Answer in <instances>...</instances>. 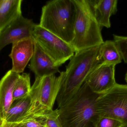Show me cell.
<instances>
[{
	"instance_id": "9",
	"label": "cell",
	"mask_w": 127,
	"mask_h": 127,
	"mask_svg": "<svg viewBox=\"0 0 127 127\" xmlns=\"http://www.w3.org/2000/svg\"><path fill=\"white\" fill-rule=\"evenodd\" d=\"M115 66L113 64L100 63L88 76L85 83L94 93L98 95L105 94L116 84Z\"/></svg>"
},
{
	"instance_id": "1",
	"label": "cell",
	"mask_w": 127,
	"mask_h": 127,
	"mask_svg": "<svg viewBox=\"0 0 127 127\" xmlns=\"http://www.w3.org/2000/svg\"><path fill=\"white\" fill-rule=\"evenodd\" d=\"M100 45L77 51L69 59L64 71L62 83L56 100L58 108L75 96L88 76L100 63Z\"/></svg>"
},
{
	"instance_id": "2",
	"label": "cell",
	"mask_w": 127,
	"mask_h": 127,
	"mask_svg": "<svg viewBox=\"0 0 127 127\" xmlns=\"http://www.w3.org/2000/svg\"><path fill=\"white\" fill-rule=\"evenodd\" d=\"M100 95L94 93L86 83L75 96L58 108L60 121L62 127H94L98 118L95 101Z\"/></svg>"
},
{
	"instance_id": "17",
	"label": "cell",
	"mask_w": 127,
	"mask_h": 127,
	"mask_svg": "<svg viewBox=\"0 0 127 127\" xmlns=\"http://www.w3.org/2000/svg\"><path fill=\"white\" fill-rule=\"evenodd\" d=\"M31 88L30 74L25 73L20 75L13 89V103L29 95Z\"/></svg>"
},
{
	"instance_id": "12",
	"label": "cell",
	"mask_w": 127,
	"mask_h": 127,
	"mask_svg": "<svg viewBox=\"0 0 127 127\" xmlns=\"http://www.w3.org/2000/svg\"><path fill=\"white\" fill-rule=\"evenodd\" d=\"M20 75L10 70L0 80V125L13 104V89Z\"/></svg>"
},
{
	"instance_id": "21",
	"label": "cell",
	"mask_w": 127,
	"mask_h": 127,
	"mask_svg": "<svg viewBox=\"0 0 127 127\" xmlns=\"http://www.w3.org/2000/svg\"><path fill=\"white\" fill-rule=\"evenodd\" d=\"M125 80L126 82H127V72L126 73V75L125 76Z\"/></svg>"
},
{
	"instance_id": "14",
	"label": "cell",
	"mask_w": 127,
	"mask_h": 127,
	"mask_svg": "<svg viewBox=\"0 0 127 127\" xmlns=\"http://www.w3.org/2000/svg\"><path fill=\"white\" fill-rule=\"evenodd\" d=\"M22 0H0V33L22 15Z\"/></svg>"
},
{
	"instance_id": "16",
	"label": "cell",
	"mask_w": 127,
	"mask_h": 127,
	"mask_svg": "<svg viewBox=\"0 0 127 127\" xmlns=\"http://www.w3.org/2000/svg\"><path fill=\"white\" fill-rule=\"evenodd\" d=\"M30 103V95L16 101L15 104L11 106L7 112L5 120L2 124L17 122L26 113L29 108Z\"/></svg>"
},
{
	"instance_id": "3",
	"label": "cell",
	"mask_w": 127,
	"mask_h": 127,
	"mask_svg": "<svg viewBox=\"0 0 127 127\" xmlns=\"http://www.w3.org/2000/svg\"><path fill=\"white\" fill-rule=\"evenodd\" d=\"M40 27L70 44L74 35L76 9L72 0H54L42 9Z\"/></svg>"
},
{
	"instance_id": "19",
	"label": "cell",
	"mask_w": 127,
	"mask_h": 127,
	"mask_svg": "<svg viewBox=\"0 0 127 127\" xmlns=\"http://www.w3.org/2000/svg\"><path fill=\"white\" fill-rule=\"evenodd\" d=\"M43 119L45 127H62L59 119L58 109L47 114Z\"/></svg>"
},
{
	"instance_id": "8",
	"label": "cell",
	"mask_w": 127,
	"mask_h": 127,
	"mask_svg": "<svg viewBox=\"0 0 127 127\" xmlns=\"http://www.w3.org/2000/svg\"><path fill=\"white\" fill-rule=\"evenodd\" d=\"M36 24L32 19L22 15L7 25L0 33V52L7 45L28 39H33Z\"/></svg>"
},
{
	"instance_id": "13",
	"label": "cell",
	"mask_w": 127,
	"mask_h": 127,
	"mask_svg": "<svg viewBox=\"0 0 127 127\" xmlns=\"http://www.w3.org/2000/svg\"><path fill=\"white\" fill-rule=\"evenodd\" d=\"M94 15L101 27H111L110 18L117 12V0H89Z\"/></svg>"
},
{
	"instance_id": "4",
	"label": "cell",
	"mask_w": 127,
	"mask_h": 127,
	"mask_svg": "<svg viewBox=\"0 0 127 127\" xmlns=\"http://www.w3.org/2000/svg\"><path fill=\"white\" fill-rule=\"evenodd\" d=\"M64 71L55 75L35 78L30 93L31 103L26 113L17 122L44 117L53 110L62 85Z\"/></svg>"
},
{
	"instance_id": "7",
	"label": "cell",
	"mask_w": 127,
	"mask_h": 127,
	"mask_svg": "<svg viewBox=\"0 0 127 127\" xmlns=\"http://www.w3.org/2000/svg\"><path fill=\"white\" fill-rule=\"evenodd\" d=\"M33 39L60 67L72 57L74 50L71 45L36 25L32 33Z\"/></svg>"
},
{
	"instance_id": "20",
	"label": "cell",
	"mask_w": 127,
	"mask_h": 127,
	"mask_svg": "<svg viewBox=\"0 0 127 127\" xmlns=\"http://www.w3.org/2000/svg\"><path fill=\"white\" fill-rule=\"evenodd\" d=\"M94 126V127H123L120 122L107 117H98Z\"/></svg>"
},
{
	"instance_id": "10",
	"label": "cell",
	"mask_w": 127,
	"mask_h": 127,
	"mask_svg": "<svg viewBox=\"0 0 127 127\" xmlns=\"http://www.w3.org/2000/svg\"><path fill=\"white\" fill-rule=\"evenodd\" d=\"M34 41L32 39H25L12 44L9 56L12 62V71L23 73L33 55Z\"/></svg>"
},
{
	"instance_id": "5",
	"label": "cell",
	"mask_w": 127,
	"mask_h": 127,
	"mask_svg": "<svg viewBox=\"0 0 127 127\" xmlns=\"http://www.w3.org/2000/svg\"><path fill=\"white\" fill-rule=\"evenodd\" d=\"M76 9L74 35L70 44L77 51L101 45L104 42L101 28L89 0H72Z\"/></svg>"
},
{
	"instance_id": "11",
	"label": "cell",
	"mask_w": 127,
	"mask_h": 127,
	"mask_svg": "<svg viewBox=\"0 0 127 127\" xmlns=\"http://www.w3.org/2000/svg\"><path fill=\"white\" fill-rule=\"evenodd\" d=\"M59 67L38 44L34 42V52L28 68L34 73L35 78L60 73Z\"/></svg>"
},
{
	"instance_id": "6",
	"label": "cell",
	"mask_w": 127,
	"mask_h": 127,
	"mask_svg": "<svg viewBox=\"0 0 127 127\" xmlns=\"http://www.w3.org/2000/svg\"><path fill=\"white\" fill-rule=\"evenodd\" d=\"M95 110L98 117H107L127 127V85L116 83L109 91L96 100Z\"/></svg>"
},
{
	"instance_id": "18",
	"label": "cell",
	"mask_w": 127,
	"mask_h": 127,
	"mask_svg": "<svg viewBox=\"0 0 127 127\" xmlns=\"http://www.w3.org/2000/svg\"><path fill=\"white\" fill-rule=\"evenodd\" d=\"M115 42L121 54L122 60L127 63V37L113 35Z\"/></svg>"
},
{
	"instance_id": "15",
	"label": "cell",
	"mask_w": 127,
	"mask_h": 127,
	"mask_svg": "<svg viewBox=\"0 0 127 127\" xmlns=\"http://www.w3.org/2000/svg\"><path fill=\"white\" fill-rule=\"evenodd\" d=\"M99 58L100 63H108L115 65L121 63L122 60L113 40H107L100 45Z\"/></svg>"
}]
</instances>
